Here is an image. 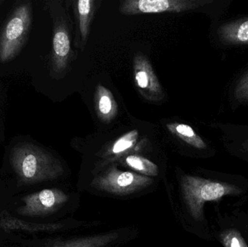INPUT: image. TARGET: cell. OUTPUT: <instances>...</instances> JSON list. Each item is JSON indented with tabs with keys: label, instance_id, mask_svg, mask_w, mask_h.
Here are the masks:
<instances>
[{
	"label": "cell",
	"instance_id": "15",
	"mask_svg": "<svg viewBox=\"0 0 248 247\" xmlns=\"http://www.w3.org/2000/svg\"><path fill=\"white\" fill-rule=\"evenodd\" d=\"M139 131L136 129L125 133L115 141L108 150V155L120 157L131 150L138 140Z\"/></svg>",
	"mask_w": 248,
	"mask_h": 247
},
{
	"label": "cell",
	"instance_id": "11",
	"mask_svg": "<svg viewBox=\"0 0 248 247\" xmlns=\"http://www.w3.org/2000/svg\"><path fill=\"white\" fill-rule=\"evenodd\" d=\"M166 127L171 134L192 147L198 149H205L206 148V144L191 126L184 123H168Z\"/></svg>",
	"mask_w": 248,
	"mask_h": 247
},
{
	"label": "cell",
	"instance_id": "8",
	"mask_svg": "<svg viewBox=\"0 0 248 247\" xmlns=\"http://www.w3.org/2000/svg\"><path fill=\"white\" fill-rule=\"evenodd\" d=\"M133 64L134 83L140 94L147 101L163 100L164 91L147 57L137 54Z\"/></svg>",
	"mask_w": 248,
	"mask_h": 247
},
{
	"label": "cell",
	"instance_id": "12",
	"mask_svg": "<svg viewBox=\"0 0 248 247\" xmlns=\"http://www.w3.org/2000/svg\"><path fill=\"white\" fill-rule=\"evenodd\" d=\"M119 233L108 232L94 236L80 238L63 245L52 247H106L116 242L119 239Z\"/></svg>",
	"mask_w": 248,
	"mask_h": 247
},
{
	"label": "cell",
	"instance_id": "2",
	"mask_svg": "<svg viewBox=\"0 0 248 247\" xmlns=\"http://www.w3.org/2000/svg\"><path fill=\"white\" fill-rule=\"evenodd\" d=\"M182 194L186 208L194 220H204V206L208 202L217 201L227 196H238L243 188L230 181L207 179L185 175L182 178Z\"/></svg>",
	"mask_w": 248,
	"mask_h": 247
},
{
	"label": "cell",
	"instance_id": "5",
	"mask_svg": "<svg viewBox=\"0 0 248 247\" xmlns=\"http://www.w3.org/2000/svg\"><path fill=\"white\" fill-rule=\"evenodd\" d=\"M208 2L209 1L201 0H125L121 1L119 12L125 15L179 13L194 10Z\"/></svg>",
	"mask_w": 248,
	"mask_h": 247
},
{
	"label": "cell",
	"instance_id": "7",
	"mask_svg": "<svg viewBox=\"0 0 248 247\" xmlns=\"http://www.w3.org/2000/svg\"><path fill=\"white\" fill-rule=\"evenodd\" d=\"M66 193L58 189H46L23 197L24 205L18 209L23 216H46L55 213L68 202Z\"/></svg>",
	"mask_w": 248,
	"mask_h": 247
},
{
	"label": "cell",
	"instance_id": "6",
	"mask_svg": "<svg viewBox=\"0 0 248 247\" xmlns=\"http://www.w3.org/2000/svg\"><path fill=\"white\" fill-rule=\"evenodd\" d=\"M54 23L51 68L56 75L62 73L68 66L71 54V39L68 26L63 17L58 13L56 4L48 2Z\"/></svg>",
	"mask_w": 248,
	"mask_h": 247
},
{
	"label": "cell",
	"instance_id": "13",
	"mask_svg": "<svg viewBox=\"0 0 248 247\" xmlns=\"http://www.w3.org/2000/svg\"><path fill=\"white\" fill-rule=\"evenodd\" d=\"M22 221L18 219L14 218L13 217L1 218L0 220V226L6 232L10 231L22 230L27 232H34L39 231L52 230L59 228L58 224H31Z\"/></svg>",
	"mask_w": 248,
	"mask_h": 247
},
{
	"label": "cell",
	"instance_id": "14",
	"mask_svg": "<svg viewBox=\"0 0 248 247\" xmlns=\"http://www.w3.org/2000/svg\"><path fill=\"white\" fill-rule=\"evenodd\" d=\"M125 163L134 171L145 176L153 177L158 175V167L147 158L139 155H128L125 158Z\"/></svg>",
	"mask_w": 248,
	"mask_h": 247
},
{
	"label": "cell",
	"instance_id": "18",
	"mask_svg": "<svg viewBox=\"0 0 248 247\" xmlns=\"http://www.w3.org/2000/svg\"><path fill=\"white\" fill-rule=\"evenodd\" d=\"M235 97L240 101H248V72L237 84L235 89Z\"/></svg>",
	"mask_w": 248,
	"mask_h": 247
},
{
	"label": "cell",
	"instance_id": "9",
	"mask_svg": "<svg viewBox=\"0 0 248 247\" xmlns=\"http://www.w3.org/2000/svg\"><path fill=\"white\" fill-rule=\"evenodd\" d=\"M94 108L97 117L104 123H110L117 116L119 107L113 93L99 84L94 94Z\"/></svg>",
	"mask_w": 248,
	"mask_h": 247
},
{
	"label": "cell",
	"instance_id": "16",
	"mask_svg": "<svg viewBox=\"0 0 248 247\" xmlns=\"http://www.w3.org/2000/svg\"><path fill=\"white\" fill-rule=\"evenodd\" d=\"M94 4V1L93 0H79L77 1V7L80 33L84 41L86 40L88 36Z\"/></svg>",
	"mask_w": 248,
	"mask_h": 247
},
{
	"label": "cell",
	"instance_id": "10",
	"mask_svg": "<svg viewBox=\"0 0 248 247\" xmlns=\"http://www.w3.org/2000/svg\"><path fill=\"white\" fill-rule=\"evenodd\" d=\"M220 36L230 44H248V19L224 25L220 29Z\"/></svg>",
	"mask_w": 248,
	"mask_h": 247
},
{
	"label": "cell",
	"instance_id": "4",
	"mask_svg": "<svg viewBox=\"0 0 248 247\" xmlns=\"http://www.w3.org/2000/svg\"><path fill=\"white\" fill-rule=\"evenodd\" d=\"M153 179L137 173L123 171L112 166L96 177L93 185L96 188L116 195H128L151 185Z\"/></svg>",
	"mask_w": 248,
	"mask_h": 247
},
{
	"label": "cell",
	"instance_id": "1",
	"mask_svg": "<svg viewBox=\"0 0 248 247\" xmlns=\"http://www.w3.org/2000/svg\"><path fill=\"white\" fill-rule=\"evenodd\" d=\"M10 162L20 182L33 184L59 178L63 168L52 154L37 145L20 143L13 148Z\"/></svg>",
	"mask_w": 248,
	"mask_h": 247
},
{
	"label": "cell",
	"instance_id": "3",
	"mask_svg": "<svg viewBox=\"0 0 248 247\" xmlns=\"http://www.w3.org/2000/svg\"><path fill=\"white\" fill-rule=\"evenodd\" d=\"M32 23L31 1L15 6L0 32V62L13 60L26 44Z\"/></svg>",
	"mask_w": 248,
	"mask_h": 247
},
{
	"label": "cell",
	"instance_id": "17",
	"mask_svg": "<svg viewBox=\"0 0 248 247\" xmlns=\"http://www.w3.org/2000/svg\"><path fill=\"white\" fill-rule=\"evenodd\" d=\"M220 240L225 247H248L240 233L234 229L223 232L220 235Z\"/></svg>",
	"mask_w": 248,
	"mask_h": 247
}]
</instances>
